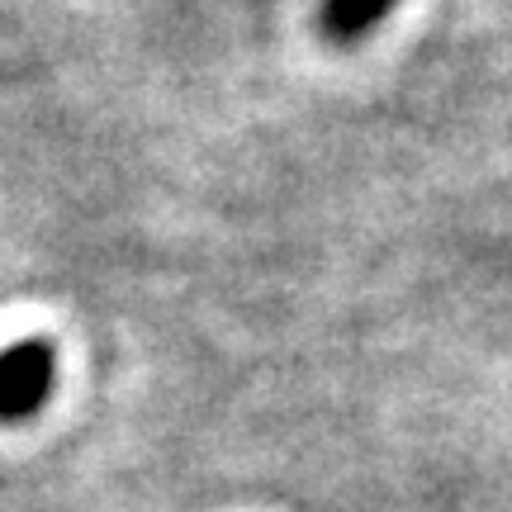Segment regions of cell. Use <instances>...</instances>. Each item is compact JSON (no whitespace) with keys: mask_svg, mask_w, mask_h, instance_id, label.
<instances>
[{"mask_svg":"<svg viewBox=\"0 0 512 512\" xmlns=\"http://www.w3.org/2000/svg\"><path fill=\"white\" fill-rule=\"evenodd\" d=\"M57 351L48 337H19L0 351V422H29L53 399Z\"/></svg>","mask_w":512,"mask_h":512,"instance_id":"6da1fadb","label":"cell"},{"mask_svg":"<svg viewBox=\"0 0 512 512\" xmlns=\"http://www.w3.org/2000/svg\"><path fill=\"white\" fill-rule=\"evenodd\" d=\"M399 0H323V10H318V29L328 43H361V38L389 19Z\"/></svg>","mask_w":512,"mask_h":512,"instance_id":"7a4b0ae2","label":"cell"}]
</instances>
